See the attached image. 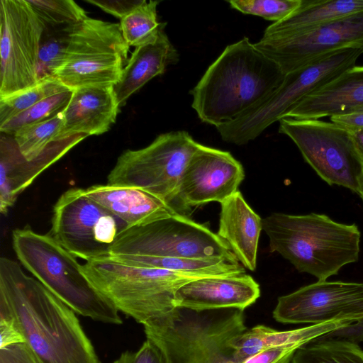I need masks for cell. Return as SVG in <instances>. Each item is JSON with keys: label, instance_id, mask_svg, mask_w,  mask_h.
<instances>
[{"label": "cell", "instance_id": "obj_12", "mask_svg": "<svg viewBox=\"0 0 363 363\" xmlns=\"http://www.w3.org/2000/svg\"><path fill=\"white\" fill-rule=\"evenodd\" d=\"M279 132L296 144L305 161L329 185H337L359 194L363 162L348 130L319 119L286 117Z\"/></svg>", "mask_w": 363, "mask_h": 363}, {"label": "cell", "instance_id": "obj_7", "mask_svg": "<svg viewBox=\"0 0 363 363\" xmlns=\"http://www.w3.org/2000/svg\"><path fill=\"white\" fill-rule=\"evenodd\" d=\"M362 53L357 48L337 50L286 74L281 86L265 101L238 119L216 127L222 140L238 145L255 140L272 123L286 118L307 95L355 66Z\"/></svg>", "mask_w": 363, "mask_h": 363}, {"label": "cell", "instance_id": "obj_30", "mask_svg": "<svg viewBox=\"0 0 363 363\" xmlns=\"http://www.w3.org/2000/svg\"><path fill=\"white\" fill-rule=\"evenodd\" d=\"M73 91L67 89L43 99L0 125L1 133L13 136L21 128L48 120L64 111Z\"/></svg>", "mask_w": 363, "mask_h": 363}, {"label": "cell", "instance_id": "obj_15", "mask_svg": "<svg viewBox=\"0 0 363 363\" xmlns=\"http://www.w3.org/2000/svg\"><path fill=\"white\" fill-rule=\"evenodd\" d=\"M274 318L284 324H319L363 318V283L318 280L279 297Z\"/></svg>", "mask_w": 363, "mask_h": 363}, {"label": "cell", "instance_id": "obj_3", "mask_svg": "<svg viewBox=\"0 0 363 363\" xmlns=\"http://www.w3.org/2000/svg\"><path fill=\"white\" fill-rule=\"evenodd\" d=\"M270 252H277L299 272L318 280L337 274L359 259L361 233L354 224L340 223L325 214L273 213L262 219Z\"/></svg>", "mask_w": 363, "mask_h": 363}, {"label": "cell", "instance_id": "obj_33", "mask_svg": "<svg viewBox=\"0 0 363 363\" xmlns=\"http://www.w3.org/2000/svg\"><path fill=\"white\" fill-rule=\"evenodd\" d=\"M230 7L245 14L259 16L275 22L295 11L301 0H230Z\"/></svg>", "mask_w": 363, "mask_h": 363}, {"label": "cell", "instance_id": "obj_39", "mask_svg": "<svg viewBox=\"0 0 363 363\" xmlns=\"http://www.w3.org/2000/svg\"><path fill=\"white\" fill-rule=\"evenodd\" d=\"M322 338L342 340L358 345L363 341V318L343 325Z\"/></svg>", "mask_w": 363, "mask_h": 363}, {"label": "cell", "instance_id": "obj_25", "mask_svg": "<svg viewBox=\"0 0 363 363\" xmlns=\"http://www.w3.org/2000/svg\"><path fill=\"white\" fill-rule=\"evenodd\" d=\"M363 11V0H301L286 18L273 23L263 36L288 35Z\"/></svg>", "mask_w": 363, "mask_h": 363}, {"label": "cell", "instance_id": "obj_28", "mask_svg": "<svg viewBox=\"0 0 363 363\" xmlns=\"http://www.w3.org/2000/svg\"><path fill=\"white\" fill-rule=\"evenodd\" d=\"M76 25L45 26L39 45L37 67L38 82L45 79L55 78V72L64 59L70 35Z\"/></svg>", "mask_w": 363, "mask_h": 363}, {"label": "cell", "instance_id": "obj_17", "mask_svg": "<svg viewBox=\"0 0 363 363\" xmlns=\"http://www.w3.org/2000/svg\"><path fill=\"white\" fill-rule=\"evenodd\" d=\"M87 136L77 135L52 143L38 157L28 160L20 152L13 137L0 138V211L6 213L18 195L43 171L61 159Z\"/></svg>", "mask_w": 363, "mask_h": 363}, {"label": "cell", "instance_id": "obj_37", "mask_svg": "<svg viewBox=\"0 0 363 363\" xmlns=\"http://www.w3.org/2000/svg\"><path fill=\"white\" fill-rule=\"evenodd\" d=\"M129 363H169L168 359L157 342L146 337L140 349L133 353Z\"/></svg>", "mask_w": 363, "mask_h": 363}, {"label": "cell", "instance_id": "obj_11", "mask_svg": "<svg viewBox=\"0 0 363 363\" xmlns=\"http://www.w3.org/2000/svg\"><path fill=\"white\" fill-rule=\"evenodd\" d=\"M127 224L89 197L85 189L65 191L53 207L50 235L66 250L86 262L110 257Z\"/></svg>", "mask_w": 363, "mask_h": 363}, {"label": "cell", "instance_id": "obj_36", "mask_svg": "<svg viewBox=\"0 0 363 363\" xmlns=\"http://www.w3.org/2000/svg\"><path fill=\"white\" fill-rule=\"evenodd\" d=\"M0 363H40L26 342L0 349Z\"/></svg>", "mask_w": 363, "mask_h": 363}, {"label": "cell", "instance_id": "obj_35", "mask_svg": "<svg viewBox=\"0 0 363 363\" xmlns=\"http://www.w3.org/2000/svg\"><path fill=\"white\" fill-rule=\"evenodd\" d=\"M298 345H287L263 350L255 354L241 363H291Z\"/></svg>", "mask_w": 363, "mask_h": 363}, {"label": "cell", "instance_id": "obj_20", "mask_svg": "<svg viewBox=\"0 0 363 363\" xmlns=\"http://www.w3.org/2000/svg\"><path fill=\"white\" fill-rule=\"evenodd\" d=\"M363 109V66H354L303 98L286 117L319 119Z\"/></svg>", "mask_w": 363, "mask_h": 363}, {"label": "cell", "instance_id": "obj_22", "mask_svg": "<svg viewBox=\"0 0 363 363\" xmlns=\"http://www.w3.org/2000/svg\"><path fill=\"white\" fill-rule=\"evenodd\" d=\"M220 206L218 235L228 244L245 268L255 271L262 219L239 191Z\"/></svg>", "mask_w": 363, "mask_h": 363}, {"label": "cell", "instance_id": "obj_16", "mask_svg": "<svg viewBox=\"0 0 363 363\" xmlns=\"http://www.w3.org/2000/svg\"><path fill=\"white\" fill-rule=\"evenodd\" d=\"M244 178L242 165L229 152L199 144L182 174L174 208L221 203L238 191Z\"/></svg>", "mask_w": 363, "mask_h": 363}, {"label": "cell", "instance_id": "obj_10", "mask_svg": "<svg viewBox=\"0 0 363 363\" xmlns=\"http://www.w3.org/2000/svg\"><path fill=\"white\" fill-rule=\"evenodd\" d=\"M199 144L184 130L160 134L143 148L124 151L107 184L143 189L174 209L181 177Z\"/></svg>", "mask_w": 363, "mask_h": 363}, {"label": "cell", "instance_id": "obj_19", "mask_svg": "<svg viewBox=\"0 0 363 363\" xmlns=\"http://www.w3.org/2000/svg\"><path fill=\"white\" fill-rule=\"evenodd\" d=\"M119 109L113 86L74 90L63 111L57 141L80 134L99 135L107 132L116 122Z\"/></svg>", "mask_w": 363, "mask_h": 363}, {"label": "cell", "instance_id": "obj_2", "mask_svg": "<svg viewBox=\"0 0 363 363\" xmlns=\"http://www.w3.org/2000/svg\"><path fill=\"white\" fill-rule=\"evenodd\" d=\"M286 74L245 37L228 45L191 90L199 119L216 127L238 119L262 103Z\"/></svg>", "mask_w": 363, "mask_h": 363}, {"label": "cell", "instance_id": "obj_29", "mask_svg": "<svg viewBox=\"0 0 363 363\" xmlns=\"http://www.w3.org/2000/svg\"><path fill=\"white\" fill-rule=\"evenodd\" d=\"M62 123L63 111L48 120L20 128L13 137L23 157L33 160L52 143L57 141Z\"/></svg>", "mask_w": 363, "mask_h": 363}, {"label": "cell", "instance_id": "obj_42", "mask_svg": "<svg viewBox=\"0 0 363 363\" xmlns=\"http://www.w3.org/2000/svg\"><path fill=\"white\" fill-rule=\"evenodd\" d=\"M133 353L128 351L123 352L113 363H129Z\"/></svg>", "mask_w": 363, "mask_h": 363}, {"label": "cell", "instance_id": "obj_9", "mask_svg": "<svg viewBox=\"0 0 363 363\" xmlns=\"http://www.w3.org/2000/svg\"><path fill=\"white\" fill-rule=\"evenodd\" d=\"M129 48L119 23L87 17L74 27L54 77L72 91L114 86L128 60Z\"/></svg>", "mask_w": 363, "mask_h": 363}, {"label": "cell", "instance_id": "obj_32", "mask_svg": "<svg viewBox=\"0 0 363 363\" xmlns=\"http://www.w3.org/2000/svg\"><path fill=\"white\" fill-rule=\"evenodd\" d=\"M45 26L76 25L86 18V11L72 0H28Z\"/></svg>", "mask_w": 363, "mask_h": 363}, {"label": "cell", "instance_id": "obj_21", "mask_svg": "<svg viewBox=\"0 0 363 363\" xmlns=\"http://www.w3.org/2000/svg\"><path fill=\"white\" fill-rule=\"evenodd\" d=\"M84 189L89 197L122 219L128 228L145 225L178 213L164 201L138 188L106 184Z\"/></svg>", "mask_w": 363, "mask_h": 363}, {"label": "cell", "instance_id": "obj_27", "mask_svg": "<svg viewBox=\"0 0 363 363\" xmlns=\"http://www.w3.org/2000/svg\"><path fill=\"white\" fill-rule=\"evenodd\" d=\"M157 1L143 0L126 16L121 19L120 26L128 45L140 47L156 40L166 23L157 21Z\"/></svg>", "mask_w": 363, "mask_h": 363}, {"label": "cell", "instance_id": "obj_40", "mask_svg": "<svg viewBox=\"0 0 363 363\" xmlns=\"http://www.w3.org/2000/svg\"><path fill=\"white\" fill-rule=\"evenodd\" d=\"M331 122L348 131L363 128V109L330 117Z\"/></svg>", "mask_w": 363, "mask_h": 363}, {"label": "cell", "instance_id": "obj_4", "mask_svg": "<svg viewBox=\"0 0 363 363\" xmlns=\"http://www.w3.org/2000/svg\"><path fill=\"white\" fill-rule=\"evenodd\" d=\"M81 271L118 311L144 328L151 327L176 312L173 301L182 285L199 278L220 276L138 267L110 257L87 261L81 264Z\"/></svg>", "mask_w": 363, "mask_h": 363}, {"label": "cell", "instance_id": "obj_6", "mask_svg": "<svg viewBox=\"0 0 363 363\" xmlns=\"http://www.w3.org/2000/svg\"><path fill=\"white\" fill-rule=\"evenodd\" d=\"M247 329L243 311L177 308L144 331L162 349L169 363H239L233 341Z\"/></svg>", "mask_w": 363, "mask_h": 363}, {"label": "cell", "instance_id": "obj_13", "mask_svg": "<svg viewBox=\"0 0 363 363\" xmlns=\"http://www.w3.org/2000/svg\"><path fill=\"white\" fill-rule=\"evenodd\" d=\"M45 25L28 0L0 1V99L35 86Z\"/></svg>", "mask_w": 363, "mask_h": 363}, {"label": "cell", "instance_id": "obj_31", "mask_svg": "<svg viewBox=\"0 0 363 363\" xmlns=\"http://www.w3.org/2000/svg\"><path fill=\"white\" fill-rule=\"evenodd\" d=\"M67 89L57 79L48 78L16 95L0 99V125L43 99Z\"/></svg>", "mask_w": 363, "mask_h": 363}, {"label": "cell", "instance_id": "obj_1", "mask_svg": "<svg viewBox=\"0 0 363 363\" xmlns=\"http://www.w3.org/2000/svg\"><path fill=\"white\" fill-rule=\"evenodd\" d=\"M0 305L40 363H101L77 313L7 257L0 259Z\"/></svg>", "mask_w": 363, "mask_h": 363}, {"label": "cell", "instance_id": "obj_23", "mask_svg": "<svg viewBox=\"0 0 363 363\" xmlns=\"http://www.w3.org/2000/svg\"><path fill=\"white\" fill-rule=\"evenodd\" d=\"M179 60V53L169 40L164 28L152 43L135 48L113 90L120 106L156 76L162 74L169 65Z\"/></svg>", "mask_w": 363, "mask_h": 363}, {"label": "cell", "instance_id": "obj_38", "mask_svg": "<svg viewBox=\"0 0 363 363\" xmlns=\"http://www.w3.org/2000/svg\"><path fill=\"white\" fill-rule=\"evenodd\" d=\"M86 1L121 20L142 4L143 0H86Z\"/></svg>", "mask_w": 363, "mask_h": 363}, {"label": "cell", "instance_id": "obj_41", "mask_svg": "<svg viewBox=\"0 0 363 363\" xmlns=\"http://www.w3.org/2000/svg\"><path fill=\"white\" fill-rule=\"evenodd\" d=\"M350 133L356 151L363 162V128L350 131Z\"/></svg>", "mask_w": 363, "mask_h": 363}, {"label": "cell", "instance_id": "obj_14", "mask_svg": "<svg viewBox=\"0 0 363 363\" xmlns=\"http://www.w3.org/2000/svg\"><path fill=\"white\" fill-rule=\"evenodd\" d=\"M254 45L286 74L337 50L363 51V11L291 35L263 36Z\"/></svg>", "mask_w": 363, "mask_h": 363}, {"label": "cell", "instance_id": "obj_8", "mask_svg": "<svg viewBox=\"0 0 363 363\" xmlns=\"http://www.w3.org/2000/svg\"><path fill=\"white\" fill-rule=\"evenodd\" d=\"M145 257L236 258L228 244L217 233L179 213L126 229L112 246L109 257L125 263Z\"/></svg>", "mask_w": 363, "mask_h": 363}, {"label": "cell", "instance_id": "obj_5", "mask_svg": "<svg viewBox=\"0 0 363 363\" xmlns=\"http://www.w3.org/2000/svg\"><path fill=\"white\" fill-rule=\"evenodd\" d=\"M12 245L20 263L77 314L104 323L121 325L118 309L89 281L76 257L50 235L30 227L12 232Z\"/></svg>", "mask_w": 363, "mask_h": 363}, {"label": "cell", "instance_id": "obj_24", "mask_svg": "<svg viewBox=\"0 0 363 363\" xmlns=\"http://www.w3.org/2000/svg\"><path fill=\"white\" fill-rule=\"evenodd\" d=\"M354 321L356 320L337 319L290 330H277L257 325L235 337L234 356L241 363L246 358L268 349L292 345L303 346Z\"/></svg>", "mask_w": 363, "mask_h": 363}, {"label": "cell", "instance_id": "obj_34", "mask_svg": "<svg viewBox=\"0 0 363 363\" xmlns=\"http://www.w3.org/2000/svg\"><path fill=\"white\" fill-rule=\"evenodd\" d=\"M26 342L16 320L9 311L0 305V349Z\"/></svg>", "mask_w": 363, "mask_h": 363}, {"label": "cell", "instance_id": "obj_26", "mask_svg": "<svg viewBox=\"0 0 363 363\" xmlns=\"http://www.w3.org/2000/svg\"><path fill=\"white\" fill-rule=\"evenodd\" d=\"M291 363H363V350L345 340L320 338L299 347Z\"/></svg>", "mask_w": 363, "mask_h": 363}, {"label": "cell", "instance_id": "obj_43", "mask_svg": "<svg viewBox=\"0 0 363 363\" xmlns=\"http://www.w3.org/2000/svg\"><path fill=\"white\" fill-rule=\"evenodd\" d=\"M359 195L360 196V197L362 198V199L363 201V176H362V179L360 191H359Z\"/></svg>", "mask_w": 363, "mask_h": 363}, {"label": "cell", "instance_id": "obj_18", "mask_svg": "<svg viewBox=\"0 0 363 363\" xmlns=\"http://www.w3.org/2000/svg\"><path fill=\"white\" fill-rule=\"evenodd\" d=\"M260 296L259 284L246 273L199 278L175 293L176 308L194 311L223 309L244 311Z\"/></svg>", "mask_w": 363, "mask_h": 363}]
</instances>
